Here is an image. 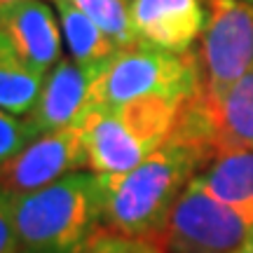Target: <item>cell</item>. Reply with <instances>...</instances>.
Segmentation results:
<instances>
[{"label": "cell", "instance_id": "5b68a950", "mask_svg": "<svg viewBox=\"0 0 253 253\" xmlns=\"http://www.w3.org/2000/svg\"><path fill=\"white\" fill-rule=\"evenodd\" d=\"M251 235L249 218L218 202L192 178L150 242L160 253H235Z\"/></svg>", "mask_w": 253, "mask_h": 253}, {"label": "cell", "instance_id": "e0dca14e", "mask_svg": "<svg viewBox=\"0 0 253 253\" xmlns=\"http://www.w3.org/2000/svg\"><path fill=\"white\" fill-rule=\"evenodd\" d=\"M78 253H160V249L150 239L113 235L108 230H101L91 242L82 246Z\"/></svg>", "mask_w": 253, "mask_h": 253}, {"label": "cell", "instance_id": "8fae6325", "mask_svg": "<svg viewBox=\"0 0 253 253\" xmlns=\"http://www.w3.org/2000/svg\"><path fill=\"white\" fill-rule=\"evenodd\" d=\"M0 31L33 71L47 75L61 61V24L42 0H19L0 7Z\"/></svg>", "mask_w": 253, "mask_h": 253}, {"label": "cell", "instance_id": "277c9868", "mask_svg": "<svg viewBox=\"0 0 253 253\" xmlns=\"http://www.w3.org/2000/svg\"><path fill=\"white\" fill-rule=\"evenodd\" d=\"M204 87L197 49L173 54L148 45L118 49L99 68L94 82V108L122 106L138 99H195Z\"/></svg>", "mask_w": 253, "mask_h": 253}, {"label": "cell", "instance_id": "5bb4252c", "mask_svg": "<svg viewBox=\"0 0 253 253\" xmlns=\"http://www.w3.org/2000/svg\"><path fill=\"white\" fill-rule=\"evenodd\" d=\"M59 12V24L71 56L82 66H96L118 52L120 47L71 0H52Z\"/></svg>", "mask_w": 253, "mask_h": 253}, {"label": "cell", "instance_id": "8992f818", "mask_svg": "<svg viewBox=\"0 0 253 253\" xmlns=\"http://www.w3.org/2000/svg\"><path fill=\"white\" fill-rule=\"evenodd\" d=\"M202 91L218 96L253 71V2L207 0V26L199 38Z\"/></svg>", "mask_w": 253, "mask_h": 253}, {"label": "cell", "instance_id": "ba28073f", "mask_svg": "<svg viewBox=\"0 0 253 253\" xmlns=\"http://www.w3.org/2000/svg\"><path fill=\"white\" fill-rule=\"evenodd\" d=\"M87 169L82 120L38 136L19 155L0 167V190L14 197L47 188L73 171Z\"/></svg>", "mask_w": 253, "mask_h": 253}, {"label": "cell", "instance_id": "44dd1931", "mask_svg": "<svg viewBox=\"0 0 253 253\" xmlns=\"http://www.w3.org/2000/svg\"><path fill=\"white\" fill-rule=\"evenodd\" d=\"M249 2H253V0H249Z\"/></svg>", "mask_w": 253, "mask_h": 253}, {"label": "cell", "instance_id": "ac0fdd59", "mask_svg": "<svg viewBox=\"0 0 253 253\" xmlns=\"http://www.w3.org/2000/svg\"><path fill=\"white\" fill-rule=\"evenodd\" d=\"M0 253H17L14 195L0 190Z\"/></svg>", "mask_w": 253, "mask_h": 253}, {"label": "cell", "instance_id": "52a82bcc", "mask_svg": "<svg viewBox=\"0 0 253 253\" xmlns=\"http://www.w3.org/2000/svg\"><path fill=\"white\" fill-rule=\"evenodd\" d=\"M173 131L199 143L211 160L225 150L253 148V71L218 96L199 91L185 101Z\"/></svg>", "mask_w": 253, "mask_h": 253}, {"label": "cell", "instance_id": "d6986e66", "mask_svg": "<svg viewBox=\"0 0 253 253\" xmlns=\"http://www.w3.org/2000/svg\"><path fill=\"white\" fill-rule=\"evenodd\" d=\"M235 253H253V235H251V237H249V239H246L244 244L239 246V249H237V251H235Z\"/></svg>", "mask_w": 253, "mask_h": 253}, {"label": "cell", "instance_id": "4fadbf2b", "mask_svg": "<svg viewBox=\"0 0 253 253\" xmlns=\"http://www.w3.org/2000/svg\"><path fill=\"white\" fill-rule=\"evenodd\" d=\"M45 78L21 59L0 31V108L19 118L28 115L42 91Z\"/></svg>", "mask_w": 253, "mask_h": 253}, {"label": "cell", "instance_id": "7c38bea8", "mask_svg": "<svg viewBox=\"0 0 253 253\" xmlns=\"http://www.w3.org/2000/svg\"><path fill=\"white\" fill-rule=\"evenodd\" d=\"M195 178L209 195L253 223V148L218 153Z\"/></svg>", "mask_w": 253, "mask_h": 253}, {"label": "cell", "instance_id": "2e32d148", "mask_svg": "<svg viewBox=\"0 0 253 253\" xmlns=\"http://www.w3.org/2000/svg\"><path fill=\"white\" fill-rule=\"evenodd\" d=\"M38 131L26 118L12 115L0 108V167L19 155L28 143L38 138Z\"/></svg>", "mask_w": 253, "mask_h": 253}, {"label": "cell", "instance_id": "7a4b0ae2", "mask_svg": "<svg viewBox=\"0 0 253 253\" xmlns=\"http://www.w3.org/2000/svg\"><path fill=\"white\" fill-rule=\"evenodd\" d=\"M101 216L103 181L89 169L14 197L17 253H78L103 230Z\"/></svg>", "mask_w": 253, "mask_h": 253}, {"label": "cell", "instance_id": "3957f363", "mask_svg": "<svg viewBox=\"0 0 253 253\" xmlns=\"http://www.w3.org/2000/svg\"><path fill=\"white\" fill-rule=\"evenodd\" d=\"M183 103L138 99L122 106H96L84 118L87 169L101 176L125 173L171 136Z\"/></svg>", "mask_w": 253, "mask_h": 253}, {"label": "cell", "instance_id": "ffe728a7", "mask_svg": "<svg viewBox=\"0 0 253 253\" xmlns=\"http://www.w3.org/2000/svg\"><path fill=\"white\" fill-rule=\"evenodd\" d=\"M12 2H19V0H0V7H5V5H12Z\"/></svg>", "mask_w": 253, "mask_h": 253}, {"label": "cell", "instance_id": "6da1fadb", "mask_svg": "<svg viewBox=\"0 0 253 253\" xmlns=\"http://www.w3.org/2000/svg\"><path fill=\"white\" fill-rule=\"evenodd\" d=\"M209 153L199 143L171 131L150 157L125 173L101 176V225L113 235L153 239L176 199L207 164Z\"/></svg>", "mask_w": 253, "mask_h": 253}, {"label": "cell", "instance_id": "9a60e30c", "mask_svg": "<svg viewBox=\"0 0 253 253\" xmlns=\"http://www.w3.org/2000/svg\"><path fill=\"white\" fill-rule=\"evenodd\" d=\"M71 2L80 7L120 49L141 45L131 24L129 0H71Z\"/></svg>", "mask_w": 253, "mask_h": 253}, {"label": "cell", "instance_id": "30bf717a", "mask_svg": "<svg viewBox=\"0 0 253 253\" xmlns=\"http://www.w3.org/2000/svg\"><path fill=\"white\" fill-rule=\"evenodd\" d=\"M141 45L185 54L207 26V0H129Z\"/></svg>", "mask_w": 253, "mask_h": 253}, {"label": "cell", "instance_id": "9c48e42d", "mask_svg": "<svg viewBox=\"0 0 253 253\" xmlns=\"http://www.w3.org/2000/svg\"><path fill=\"white\" fill-rule=\"evenodd\" d=\"M99 68L101 63L82 66L73 56H61V61L47 73L33 110L24 118L40 136L80 122L94 108L91 94L94 82L99 78Z\"/></svg>", "mask_w": 253, "mask_h": 253}]
</instances>
